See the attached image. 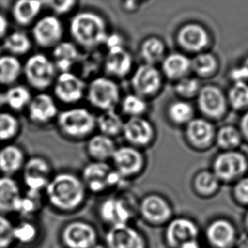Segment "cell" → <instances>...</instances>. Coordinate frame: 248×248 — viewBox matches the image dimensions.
<instances>
[{"label":"cell","instance_id":"1","mask_svg":"<svg viewBox=\"0 0 248 248\" xmlns=\"http://www.w3.org/2000/svg\"><path fill=\"white\" fill-rule=\"evenodd\" d=\"M44 191L51 206L67 215L79 211L87 199V190L81 178L69 172L52 176Z\"/></svg>","mask_w":248,"mask_h":248},{"label":"cell","instance_id":"30","mask_svg":"<svg viewBox=\"0 0 248 248\" xmlns=\"http://www.w3.org/2000/svg\"><path fill=\"white\" fill-rule=\"evenodd\" d=\"M220 181L213 171L202 170L195 175L192 186L195 192L201 198H210L218 191Z\"/></svg>","mask_w":248,"mask_h":248},{"label":"cell","instance_id":"23","mask_svg":"<svg viewBox=\"0 0 248 248\" xmlns=\"http://www.w3.org/2000/svg\"><path fill=\"white\" fill-rule=\"evenodd\" d=\"M27 108L31 121L36 124H47L57 117L59 114L54 97L45 93H41L32 97Z\"/></svg>","mask_w":248,"mask_h":248},{"label":"cell","instance_id":"18","mask_svg":"<svg viewBox=\"0 0 248 248\" xmlns=\"http://www.w3.org/2000/svg\"><path fill=\"white\" fill-rule=\"evenodd\" d=\"M23 179L28 191L42 192L45 190L51 178L48 162L41 157L31 158L24 164Z\"/></svg>","mask_w":248,"mask_h":248},{"label":"cell","instance_id":"40","mask_svg":"<svg viewBox=\"0 0 248 248\" xmlns=\"http://www.w3.org/2000/svg\"><path fill=\"white\" fill-rule=\"evenodd\" d=\"M228 104L235 110L248 109V82L232 84L226 95Z\"/></svg>","mask_w":248,"mask_h":248},{"label":"cell","instance_id":"31","mask_svg":"<svg viewBox=\"0 0 248 248\" xmlns=\"http://www.w3.org/2000/svg\"><path fill=\"white\" fill-rule=\"evenodd\" d=\"M218 62L215 54L201 52L191 60V71L198 78H211L218 70Z\"/></svg>","mask_w":248,"mask_h":248},{"label":"cell","instance_id":"56","mask_svg":"<svg viewBox=\"0 0 248 248\" xmlns=\"http://www.w3.org/2000/svg\"><path fill=\"white\" fill-rule=\"evenodd\" d=\"M242 65L244 66V68L246 69V71H247V73H248V57L245 58V60L243 61V62L242 63Z\"/></svg>","mask_w":248,"mask_h":248},{"label":"cell","instance_id":"57","mask_svg":"<svg viewBox=\"0 0 248 248\" xmlns=\"http://www.w3.org/2000/svg\"><path fill=\"white\" fill-rule=\"evenodd\" d=\"M244 226H245L246 231H247L248 233V211L247 212L245 218H244Z\"/></svg>","mask_w":248,"mask_h":248},{"label":"cell","instance_id":"5","mask_svg":"<svg viewBox=\"0 0 248 248\" xmlns=\"http://www.w3.org/2000/svg\"><path fill=\"white\" fill-rule=\"evenodd\" d=\"M138 205L124 197L105 198L97 207V218L106 228L131 224L138 216Z\"/></svg>","mask_w":248,"mask_h":248},{"label":"cell","instance_id":"54","mask_svg":"<svg viewBox=\"0 0 248 248\" xmlns=\"http://www.w3.org/2000/svg\"><path fill=\"white\" fill-rule=\"evenodd\" d=\"M4 104V93H2L0 91V108L3 107Z\"/></svg>","mask_w":248,"mask_h":248},{"label":"cell","instance_id":"7","mask_svg":"<svg viewBox=\"0 0 248 248\" xmlns=\"http://www.w3.org/2000/svg\"><path fill=\"white\" fill-rule=\"evenodd\" d=\"M60 240L64 248H92L99 241L97 227L85 219H72L61 229Z\"/></svg>","mask_w":248,"mask_h":248},{"label":"cell","instance_id":"11","mask_svg":"<svg viewBox=\"0 0 248 248\" xmlns=\"http://www.w3.org/2000/svg\"><path fill=\"white\" fill-rule=\"evenodd\" d=\"M103 242L108 248H149L147 235L133 223L106 228Z\"/></svg>","mask_w":248,"mask_h":248},{"label":"cell","instance_id":"46","mask_svg":"<svg viewBox=\"0 0 248 248\" xmlns=\"http://www.w3.org/2000/svg\"><path fill=\"white\" fill-rule=\"evenodd\" d=\"M233 196L239 204L248 206V176H243L236 181L233 189Z\"/></svg>","mask_w":248,"mask_h":248},{"label":"cell","instance_id":"8","mask_svg":"<svg viewBox=\"0 0 248 248\" xmlns=\"http://www.w3.org/2000/svg\"><path fill=\"white\" fill-rule=\"evenodd\" d=\"M138 216L150 227H164L174 217V209L167 198L151 193L138 202Z\"/></svg>","mask_w":248,"mask_h":248},{"label":"cell","instance_id":"37","mask_svg":"<svg viewBox=\"0 0 248 248\" xmlns=\"http://www.w3.org/2000/svg\"><path fill=\"white\" fill-rule=\"evenodd\" d=\"M31 98L30 90L21 85L11 87L4 93V104L14 110H21L28 107Z\"/></svg>","mask_w":248,"mask_h":248},{"label":"cell","instance_id":"48","mask_svg":"<svg viewBox=\"0 0 248 248\" xmlns=\"http://www.w3.org/2000/svg\"><path fill=\"white\" fill-rule=\"evenodd\" d=\"M48 2L56 13L64 14L72 9L76 0H48Z\"/></svg>","mask_w":248,"mask_h":248},{"label":"cell","instance_id":"27","mask_svg":"<svg viewBox=\"0 0 248 248\" xmlns=\"http://www.w3.org/2000/svg\"><path fill=\"white\" fill-rule=\"evenodd\" d=\"M79 51L77 46L71 42H62L58 44L53 50V62L60 73L71 71L78 62Z\"/></svg>","mask_w":248,"mask_h":248},{"label":"cell","instance_id":"20","mask_svg":"<svg viewBox=\"0 0 248 248\" xmlns=\"http://www.w3.org/2000/svg\"><path fill=\"white\" fill-rule=\"evenodd\" d=\"M122 134L133 147H146L151 144L155 138V128L151 122L141 117H131L124 121Z\"/></svg>","mask_w":248,"mask_h":248},{"label":"cell","instance_id":"50","mask_svg":"<svg viewBox=\"0 0 248 248\" xmlns=\"http://www.w3.org/2000/svg\"><path fill=\"white\" fill-rule=\"evenodd\" d=\"M104 44L106 45L108 50L114 49V48H119V47H124L123 38L117 33H112L110 35L108 34Z\"/></svg>","mask_w":248,"mask_h":248},{"label":"cell","instance_id":"47","mask_svg":"<svg viewBox=\"0 0 248 248\" xmlns=\"http://www.w3.org/2000/svg\"><path fill=\"white\" fill-rule=\"evenodd\" d=\"M14 238V227L7 218L0 216V248L9 245Z\"/></svg>","mask_w":248,"mask_h":248},{"label":"cell","instance_id":"22","mask_svg":"<svg viewBox=\"0 0 248 248\" xmlns=\"http://www.w3.org/2000/svg\"><path fill=\"white\" fill-rule=\"evenodd\" d=\"M177 44L183 50L199 54L208 47L209 36L200 25L187 24L178 31Z\"/></svg>","mask_w":248,"mask_h":248},{"label":"cell","instance_id":"55","mask_svg":"<svg viewBox=\"0 0 248 248\" xmlns=\"http://www.w3.org/2000/svg\"><path fill=\"white\" fill-rule=\"evenodd\" d=\"M92 248H108L103 242H97L96 245H94Z\"/></svg>","mask_w":248,"mask_h":248},{"label":"cell","instance_id":"2","mask_svg":"<svg viewBox=\"0 0 248 248\" xmlns=\"http://www.w3.org/2000/svg\"><path fill=\"white\" fill-rule=\"evenodd\" d=\"M70 31L79 45L89 49L104 44L108 35L104 20L98 15L89 12L73 17Z\"/></svg>","mask_w":248,"mask_h":248},{"label":"cell","instance_id":"15","mask_svg":"<svg viewBox=\"0 0 248 248\" xmlns=\"http://www.w3.org/2000/svg\"><path fill=\"white\" fill-rule=\"evenodd\" d=\"M198 107L207 119L218 120L225 115L228 101L219 87L214 85L202 87L198 97Z\"/></svg>","mask_w":248,"mask_h":248},{"label":"cell","instance_id":"25","mask_svg":"<svg viewBox=\"0 0 248 248\" xmlns=\"http://www.w3.org/2000/svg\"><path fill=\"white\" fill-rule=\"evenodd\" d=\"M191 71V60L186 54L172 53L165 55L161 62L163 76L170 80L178 81L186 78Z\"/></svg>","mask_w":248,"mask_h":248},{"label":"cell","instance_id":"49","mask_svg":"<svg viewBox=\"0 0 248 248\" xmlns=\"http://www.w3.org/2000/svg\"><path fill=\"white\" fill-rule=\"evenodd\" d=\"M232 82H248V77L245 68L242 64L232 69L230 74Z\"/></svg>","mask_w":248,"mask_h":248},{"label":"cell","instance_id":"24","mask_svg":"<svg viewBox=\"0 0 248 248\" xmlns=\"http://www.w3.org/2000/svg\"><path fill=\"white\" fill-rule=\"evenodd\" d=\"M132 64V55L124 47L109 49L104 59V71L112 78H125L131 73Z\"/></svg>","mask_w":248,"mask_h":248},{"label":"cell","instance_id":"53","mask_svg":"<svg viewBox=\"0 0 248 248\" xmlns=\"http://www.w3.org/2000/svg\"><path fill=\"white\" fill-rule=\"evenodd\" d=\"M182 248H208L205 246L201 240L194 241V242H189L186 245H185Z\"/></svg>","mask_w":248,"mask_h":248},{"label":"cell","instance_id":"28","mask_svg":"<svg viewBox=\"0 0 248 248\" xmlns=\"http://www.w3.org/2000/svg\"><path fill=\"white\" fill-rule=\"evenodd\" d=\"M25 164L23 151L14 145H7L0 149V171L8 176L16 173Z\"/></svg>","mask_w":248,"mask_h":248},{"label":"cell","instance_id":"58","mask_svg":"<svg viewBox=\"0 0 248 248\" xmlns=\"http://www.w3.org/2000/svg\"><path fill=\"white\" fill-rule=\"evenodd\" d=\"M136 1H137V0H128V2L130 3V6H133V5H134V3L135 2H136Z\"/></svg>","mask_w":248,"mask_h":248},{"label":"cell","instance_id":"32","mask_svg":"<svg viewBox=\"0 0 248 248\" xmlns=\"http://www.w3.org/2000/svg\"><path fill=\"white\" fill-rule=\"evenodd\" d=\"M20 196L16 181L8 175L0 177V210H13Z\"/></svg>","mask_w":248,"mask_h":248},{"label":"cell","instance_id":"4","mask_svg":"<svg viewBox=\"0 0 248 248\" xmlns=\"http://www.w3.org/2000/svg\"><path fill=\"white\" fill-rule=\"evenodd\" d=\"M81 180L87 191L99 194L120 186L125 179L107 162L93 161L84 167Z\"/></svg>","mask_w":248,"mask_h":248},{"label":"cell","instance_id":"26","mask_svg":"<svg viewBox=\"0 0 248 248\" xmlns=\"http://www.w3.org/2000/svg\"><path fill=\"white\" fill-rule=\"evenodd\" d=\"M116 148L113 138L101 133L92 136L87 141V154L94 161L106 162L111 159Z\"/></svg>","mask_w":248,"mask_h":248},{"label":"cell","instance_id":"45","mask_svg":"<svg viewBox=\"0 0 248 248\" xmlns=\"http://www.w3.org/2000/svg\"><path fill=\"white\" fill-rule=\"evenodd\" d=\"M37 235V227L31 223H23L14 228V238L23 243L33 241Z\"/></svg>","mask_w":248,"mask_h":248},{"label":"cell","instance_id":"12","mask_svg":"<svg viewBox=\"0 0 248 248\" xmlns=\"http://www.w3.org/2000/svg\"><path fill=\"white\" fill-rule=\"evenodd\" d=\"M248 170V158L237 150L223 151L213 162V173L224 182L238 181Z\"/></svg>","mask_w":248,"mask_h":248},{"label":"cell","instance_id":"9","mask_svg":"<svg viewBox=\"0 0 248 248\" xmlns=\"http://www.w3.org/2000/svg\"><path fill=\"white\" fill-rule=\"evenodd\" d=\"M86 95L89 104L102 112L115 109L121 103L119 85L107 77L94 78L87 86Z\"/></svg>","mask_w":248,"mask_h":248},{"label":"cell","instance_id":"17","mask_svg":"<svg viewBox=\"0 0 248 248\" xmlns=\"http://www.w3.org/2000/svg\"><path fill=\"white\" fill-rule=\"evenodd\" d=\"M114 170L124 179L139 174L145 166L144 155L133 146L116 148L112 157Z\"/></svg>","mask_w":248,"mask_h":248},{"label":"cell","instance_id":"41","mask_svg":"<svg viewBox=\"0 0 248 248\" xmlns=\"http://www.w3.org/2000/svg\"><path fill=\"white\" fill-rule=\"evenodd\" d=\"M4 47L11 55L18 56L27 54L31 48V41L29 37L23 32H14L7 37L4 41Z\"/></svg>","mask_w":248,"mask_h":248},{"label":"cell","instance_id":"36","mask_svg":"<svg viewBox=\"0 0 248 248\" xmlns=\"http://www.w3.org/2000/svg\"><path fill=\"white\" fill-rule=\"evenodd\" d=\"M194 108L188 101L181 99L172 102L168 107V117L177 125H186L194 118Z\"/></svg>","mask_w":248,"mask_h":248},{"label":"cell","instance_id":"14","mask_svg":"<svg viewBox=\"0 0 248 248\" xmlns=\"http://www.w3.org/2000/svg\"><path fill=\"white\" fill-rule=\"evenodd\" d=\"M134 93L144 98L155 97L163 85V74L155 65L142 64L135 70L131 79Z\"/></svg>","mask_w":248,"mask_h":248},{"label":"cell","instance_id":"19","mask_svg":"<svg viewBox=\"0 0 248 248\" xmlns=\"http://www.w3.org/2000/svg\"><path fill=\"white\" fill-rule=\"evenodd\" d=\"M216 131L212 122L205 118H193L186 124L185 136L192 148L206 149L215 141Z\"/></svg>","mask_w":248,"mask_h":248},{"label":"cell","instance_id":"3","mask_svg":"<svg viewBox=\"0 0 248 248\" xmlns=\"http://www.w3.org/2000/svg\"><path fill=\"white\" fill-rule=\"evenodd\" d=\"M96 119L86 108H71L58 114V126L67 138L83 139L90 137L97 128Z\"/></svg>","mask_w":248,"mask_h":248},{"label":"cell","instance_id":"35","mask_svg":"<svg viewBox=\"0 0 248 248\" xmlns=\"http://www.w3.org/2000/svg\"><path fill=\"white\" fill-rule=\"evenodd\" d=\"M242 135L238 128L225 125L216 131L215 141L223 151L236 150L242 141Z\"/></svg>","mask_w":248,"mask_h":248},{"label":"cell","instance_id":"34","mask_svg":"<svg viewBox=\"0 0 248 248\" xmlns=\"http://www.w3.org/2000/svg\"><path fill=\"white\" fill-rule=\"evenodd\" d=\"M140 54L145 64L156 65L165 59V44L158 37H149L141 44Z\"/></svg>","mask_w":248,"mask_h":248},{"label":"cell","instance_id":"6","mask_svg":"<svg viewBox=\"0 0 248 248\" xmlns=\"http://www.w3.org/2000/svg\"><path fill=\"white\" fill-rule=\"evenodd\" d=\"M163 228L167 248H182L189 242L201 240L202 229L198 222L186 215L174 216Z\"/></svg>","mask_w":248,"mask_h":248},{"label":"cell","instance_id":"10","mask_svg":"<svg viewBox=\"0 0 248 248\" xmlns=\"http://www.w3.org/2000/svg\"><path fill=\"white\" fill-rule=\"evenodd\" d=\"M27 82L37 90H45L54 85L57 70L54 62L45 54H32L27 59L22 71Z\"/></svg>","mask_w":248,"mask_h":248},{"label":"cell","instance_id":"13","mask_svg":"<svg viewBox=\"0 0 248 248\" xmlns=\"http://www.w3.org/2000/svg\"><path fill=\"white\" fill-rule=\"evenodd\" d=\"M202 236L207 248H233L237 240V231L230 219L218 217L208 222L202 231Z\"/></svg>","mask_w":248,"mask_h":248},{"label":"cell","instance_id":"44","mask_svg":"<svg viewBox=\"0 0 248 248\" xmlns=\"http://www.w3.org/2000/svg\"><path fill=\"white\" fill-rule=\"evenodd\" d=\"M40 199L41 192L28 191L26 196H20L17 200L14 206L13 210H16L21 215H29L37 209Z\"/></svg>","mask_w":248,"mask_h":248},{"label":"cell","instance_id":"21","mask_svg":"<svg viewBox=\"0 0 248 248\" xmlns=\"http://www.w3.org/2000/svg\"><path fill=\"white\" fill-rule=\"evenodd\" d=\"M63 27L60 20L54 16H45L38 20L32 33L36 43L43 47H54L63 37Z\"/></svg>","mask_w":248,"mask_h":248},{"label":"cell","instance_id":"33","mask_svg":"<svg viewBox=\"0 0 248 248\" xmlns=\"http://www.w3.org/2000/svg\"><path fill=\"white\" fill-rule=\"evenodd\" d=\"M22 71L23 65L16 56L7 54L0 57V84H13L20 78Z\"/></svg>","mask_w":248,"mask_h":248},{"label":"cell","instance_id":"16","mask_svg":"<svg viewBox=\"0 0 248 248\" xmlns=\"http://www.w3.org/2000/svg\"><path fill=\"white\" fill-rule=\"evenodd\" d=\"M87 91L85 81L78 75L60 73L54 82V93L58 100L66 104H77L83 98Z\"/></svg>","mask_w":248,"mask_h":248},{"label":"cell","instance_id":"29","mask_svg":"<svg viewBox=\"0 0 248 248\" xmlns=\"http://www.w3.org/2000/svg\"><path fill=\"white\" fill-rule=\"evenodd\" d=\"M96 121L101 134L113 138L122 133L124 121L115 109L103 111L97 116Z\"/></svg>","mask_w":248,"mask_h":248},{"label":"cell","instance_id":"38","mask_svg":"<svg viewBox=\"0 0 248 248\" xmlns=\"http://www.w3.org/2000/svg\"><path fill=\"white\" fill-rule=\"evenodd\" d=\"M41 6L40 0H18L14 8V16L18 22L29 23L39 13Z\"/></svg>","mask_w":248,"mask_h":248},{"label":"cell","instance_id":"43","mask_svg":"<svg viewBox=\"0 0 248 248\" xmlns=\"http://www.w3.org/2000/svg\"><path fill=\"white\" fill-rule=\"evenodd\" d=\"M19 130V122L13 114L0 112V141L13 138Z\"/></svg>","mask_w":248,"mask_h":248},{"label":"cell","instance_id":"42","mask_svg":"<svg viewBox=\"0 0 248 248\" xmlns=\"http://www.w3.org/2000/svg\"><path fill=\"white\" fill-rule=\"evenodd\" d=\"M201 87L200 81H198V78H191L188 76L176 81L174 91L178 96L186 100L198 97Z\"/></svg>","mask_w":248,"mask_h":248},{"label":"cell","instance_id":"52","mask_svg":"<svg viewBox=\"0 0 248 248\" xmlns=\"http://www.w3.org/2000/svg\"><path fill=\"white\" fill-rule=\"evenodd\" d=\"M7 29H8V22L6 19L0 15V38L4 36V34L6 33Z\"/></svg>","mask_w":248,"mask_h":248},{"label":"cell","instance_id":"39","mask_svg":"<svg viewBox=\"0 0 248 248\" xmlns=\"http://www.w3.org/2000/svg\"><path fill=\"white\" fill-rule=\"evenodd\" d=\"M122 112L125 115L131 117H141L148 111V102L144 97L138 94H127L121 101Z\"/></svg>","mask_w":248,"mask_h":248},{"label":"cell","instance_id":"51","mask_svg":"<svg viewBox=\"0 0 248 248\" xmlns=\"http://www.w3.org/2000/svg\"><path fill=\"white\" fill-rule=\"evenodd\" d=\"M240 131L242 135V138H245L248 141V109L242 115L240 121Z\"/></svg>","mask_w":248,"mask_h":248}]
</instances>
